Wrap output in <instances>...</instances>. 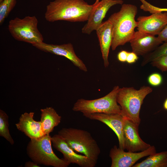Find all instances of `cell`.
<instances>
[{
	"label": "cell",
	"instance_id": "5bb4252c",
	"mask_svg": "<svg viewBox=\"0 0 167 167\" xmlns=\"http://www.w3.org/2000/svg\"><path fill=\"white\" fill-rule=\"evenodd\" d=\"M129 42L132 51L138 56H145L163 43L155 36L138 31Z\"/></svg>",
	"mask_w": 167,
	"mask_h": 167
},
{
	"label": "cell",
	"instance_id": "9a60e30c",
	"mask_svg": "<svg viewBox=\"0 0 167 167\" xmlns=\"http://www.w3.org/2000/svg\"><path fill=\"white\" fill-rule=\"evenodd\" d=\"M86 117L99 121L109 127L116 135L118 140L119 147L124 150L123 139V129L125 118L121 113L108 114L96 113L87 115Z\"/></svg>",
	"mask_w": 167,
	"mask_h": 167
},
{
	"label": "cell",
	"instance_id": "7402d4cb",
	"mask_svg": "<svg viewBox=\"0 0 167 167\" xmlns=\"http://www.w3.org/2000/svg\"><path fill=\"white\" fill-rule=\"evenodd\" d=\"M16 0H2L0 2V24H2L5 19L15 6Z\"/></svg>",
	"mask_w": 167,
	"mask_h": 167
},
{
	"label": "cell",
	"instance_id": "ffe728a7",
	"mask_svg": "<svg viewBox=\"0 0 167 167\" xmlns=\"http://www.w3.org/2000/svg\"><path fill=\"white\" fill-rule=\"evenodd\" d=\"M9 117L5 111L0 110V136L5 139L11 145L14 143L10 134L9 127Z\"/></svg>",
	"mask_w": 167,
	"mask_h": 167
},
{
	"label": "cell",
	"instance_id": "44dd1931",
	"mask_svg": "<svg viewBox=\"0 0 167 167\" xmlns=\"http://www.w3.org/2000/svg\"><path fill=\"white\" fill-rule=\"evenodd\" d=\"M167 55V42H164L152 52L144 56L141 63L143 66L161 56Z\"/></svg>",
	"mask_w": 167,
	"mask_h": 167
},
{
	"label": "cell",
	"instance_id": "484cf974",
	"mask_svg": "<svg viewBox=\"0 0 167 167\" xmlns=\"http://www.w3.org/2000/svg\"><path fill=\"white\" fill-rule=\"evenodd\" d=\"M157 36L158 38L162 42H167V24Z\"/></svg>",
	"mask_w": 167,
	"mask_h": 167
},
{
	"label": "cell",
	"instance_id": "d4e9b609",
	"mask_svg": "<svg viewBox=\"0 0 167 167\" xmlns=\"http://www.w3.org/2000/svg\"><path fill=\"white\" fill-rule=\"evenodd\" d=\"M138 59L139 57L135 53L132 51L128 52L126 62L130 64H132L136 62Z\"/></svg>",
	"mask_w": 167,
	"mask_h": 167
},
{
	"label": "cell",
	"instance_id": "603a6c76",
	"mask_svg": "<svg viewBox=\"0 0 167 167\" xmlns=\"http://www.w3.org/2000/svg\"><path fill=\"white\" fill-rule=\"evenodd\" d=\"M150 63L153 66L156 67L162 72L167 71V55L158 57Z\"/></svg>",
	"mask_w": 167,
	"mask_h": 167
},
{
	"label": "cell",
	"instance_id": "ba28073f",
	"mask_svg": "<svg viewBox=\"0 0 167 167\" xmlns=\"http://www.w3.org/2000/svg\"><path fill=\"white\" fill-rule=\"evenodd\" d=\"M156 153L154 146L138 152H126L115 145L110 149L109 156L112 160L111 167H131L139 159Z\"/></svg>",
	"mask_w": 167,
	"mask_h": 167
},
{
	"label": "cell",
	"instance_id": "5b68a950",
	"mask_svg": "<svg viewBox=\"0 0 167 167\" xmlns=\"http://www.w3.org/2000/svg\"><path fill=\"white\" fill-rule=\"evenodd\" d=\"M51 138L48 134L38 139H31L26 148L28 156L38 165L54 167H68L69 165L63 158H59L54 152Z\"/></svg>",
	"mask_w": 167,
	"mask_h": 167
},
{
	"label": "cell",
	"instance_id": "d6986e66",
	"mask_svg": "<svg viewBox=\"0 0 167 167\" xmlns=\"http://www.w3.org/2000/svg\"><path fill=\"white\" fill-rule=\"evenodd\" d=\"M133 167H167V151L150 155Z\"/></svg>",
	"mask_w": 167,
	"mask_h": 167
},
{
	"label": "cell",
	"instance_id": "4316f807",
	"mask_svg": "<svg viewBox=\"0 0 167 167\" xmlns=\"http://www.w3.org/2000/svg\"><path fill=\"white\" fill-rule=\"evenodd\" d=\"M128 52L123 50L119 52L117 55V58L119 61L121 62H126Z\"/></svg>",
	"mask_w": 167,
	"mask_h": 167
},
{
	"label": "cell",
	"instance_id": "7a4b0ae2",
	"mask_svg": "<svg viewBox=\"0 0 167 167\" xmlns=\"http://www.w3.org/2000/svg\"><path fill=\"white\" fill-rule=\"evenodd\" d=\"M135 5L123 4L120 10L112 14L108 20L112 24V40L111 48L115 50L119 46L129 42L135 33L137 22L135 19L137 13Z\"/></svg>",
	"mask_w": 167,
	"mask_h": 167
},
{
	"label": "cell",
	"instance_id": "277c9868",
	"mask_svg": "<svg viewBox=\"0 0 167 167\" xmlns=\"http://www.w3.org/2000/svg\"><path fill=\"white\" fill-rule=\"evenodd\" d=\"M58 134L74 151L83 154L96 164L101 150L89 132L79 129L63 128Z\"/></svg>",
	"mask_w": 167,
	"mask_h": 167
},
{
	"label": "cell",
	"instance_id": "e0dca14e",
	"mask_svg": "<svg viewBox=\"0 0 167 167\" xmlns=\"http://www.w3.org/2000/svg\"><path fill=\"white\" fill-rule=\"evenodd\" d=\"M96 31L99 40L104 65L106 68L109 65L108 57L112 40V24L108 19L102 22Z\"/></svg>",
	"mask_w": 167,
	"mask_h": 167
},
{
	"label": "cell",
	"instance_id": "f1b7e54d",
	"mask_svg": "<svg viewBox=\"0 0 167 167\" xmlns=\"http://www.w3.org/2000/svg\"><path fill=\"white\" fill-rule=\"evenodd\" d=\"M164 108L167 110V98L165 100L163 104Z\"/></svg>",
	"mask_w": 167,
	"mask_h": 167
},
{
	"label": "cell",
	"instance_id": "9c48e42d",
	"mask_svg": "<svg viewBox=\"0 0 167 167\" xmlns=\"http://www.w3.org/2000/svg\"><path fill=\"white\" fill-rule=\"evenodd\" d=\"M122 0H101L95 2L90 14L86 24L82 29L84 34H90L99 27L102 23L107 12L112 6L116 4H122Z\"/></svg>",
	"mask_w": 167,
	"mask_h": 167
},
{
	"label": "cell",
	"instance_id": "3957f363",
	"mask_svg": "<svg viewBox=\"0 0 167 167\" xmlns=\"http://www.w3.org/2000/svg\"><path fill=\"white\" fill-rule=\"evenodd\" d=\"M152 90V88L146 86L141 87L139 90L132 87L120 88L117 101L121 107L123 116L139 126L141 105L145 97Z\"/></svg>",
	"mask_w": 167,
	"mask_h": 167
},
{
	"label": "cell",
	"instance_id": "52a82bcc",
	"mask_svg": "<svg viewBox=\"0 0 167 167\" xmlns=\"http://www.w3.org/2000/svg\"><path fill=\"white\" fill-rule=\"evenodd\" d=\"M38 23L35 16H27L22 19L16 17L9 21L8 29L16 40L32 45L43 42V35L37 28Z\"/></svg>",
	"mask_w": 167,
	"mask_h": 167
},
{
	"label": "cell",
	"instance_id": "8992f818",
	"mask_svg": "<svg viewBox=\"0 0 167 167\" xmlns=\"http://www.w3.org/2000/svg\"><path fill=\"white\" fill-rule=\"evenodd\" d=\"M119 88V86H115L109 93L99 98L92 100L79 99L74 104L72 109L82 113L85 117L96 113L108 114L121 113V108L117 101Z\"/></svg>",
	"mask_w": 167,
	"mask_h": 167
},
{
	"label": "cell",
	"instance_id": "83f0119b",
	"mask_svg": "<svg viewBox=\"0 0 167 167\" xmlns=\"http://www.w3.org/2000/svg\"><path fill=\"white\" fill-rule=\"evenodd\" d=\"M25 167H40L39 165L33 161H28L26 162L24 165Z\"/></svg>",
	"mask_w": 167,
	"mask_h": 167
},
{
	"label": "cell",
	"instance_id": "30bf717a",
	"mask_svg": "<svg viewBox=\"0 0 167 167\" xmlns=\"http://www.w3.org/2000/svg\"><path fill=\"white\" fill-rule=\"evenodd\" d=\"M51 139L54 147L62 153L63 159L69 165L71 164H75L81 167L95 166L96 164L87 157L75 152L58 134L51 137Z\"/></svg>",
	"mask_w": 167,
	"mask_h": 167
},
{
	"label": "cell",
	"instance_id": "8fae6325",
	"mask_svg": "<svg viewBox=\"0 0 167 167\" xmlns=\"http://www.w3.org/2000/svg\"><path fill=\"white\" fill-rule=\"evenodd\" d=\"M37 49L46 52L63 56L69 60L81 70L86 72L87 68L83 61L76 54L71 43L62 45L49 44L44 42L32 45Z\"/></svg>",
	"mask_w": 167,
	"mask_h": 167
},
{
	"label": "cell",
	"instance_id": "7c38bea8",
	"mask_svg": "<svg viewBox=\"0 0 167 167\" xmlns=\"http://www.w3.org/2000/svg\"><path fill=\"white\" fill-rule=\"evenodd\" d=\"M123 139L124 149L128 152L143 151L151 146L140 137L139 126L126 118L123 129Z\"/></svg>",
	"mask_w": 167,
	"mask_h": 167
},
{
	"label": "cell",
	"instance_id": "ac0fdd59",
	"mask_svg": "<svg viewBox=\"0 0 167 167\" xmlns=\"http://www.w3.org/2000/svg\"><path fill=\"white\" fill-rule=\"evenodd\" d=\"M41 112L40 121L42 132L44 135L49 134L60 123L61 117L51 107L41 109Z\"/></svg>",
	"mask_w": 167,
	"mask_h": 167
},
{
	"label": "cell",
	"instance_id": "2e32d148",
	"mask_svg": "<svg viewBox=\"0 0 167 167\" xmlns=\"http://www.w3.org/2000/svg\"><path fill=\"white\" fill-rule=\"evenodd\" d=\"M34 112H25L20 116L15 124L17 129L23 132L30 139H38L44 135L41 130L40 121L35 120Z\"/></svg>",
	"mask_w": 167,
	"mask_h": 167
},
{
	"label": "cell",
	"instance_id": "f546056e",
	"mask_svg": "<svg viewBox=\"0 0 167 167\" xmlns=\"http://www.w3.org/2000/svg\"><path fill=\"white\" fill-rule=\"evenodd\" d=\"M2 0H0V2H1Z\"/></svg>",
	"mask_w": 167,
	"mask_h": 167
},
{
	"label": "cell",
	"instance_id": "6da1fadb",
	"mask_svg": "<svg viewBox=\"0 0 167 167\" xmlns=\"http://www.w3.org/2000/svg\"><path fill=\"white\" fill-rule=\"evenodd\" d=\"M93 6L84 0H54L47 6L45 18L49 22L87 21Z\"/></svg>",
	"mask_w": 167,
	"mask_h": 167
},
{
	"label": "cell",
	"instance_id": "4fadbf2b",
	"mask_svg": "<svg viewBox=\"0 0 167 167\" xmlns=\"http://www.w3.org/2000/svg\"><path fill=\"white\" fill-rule=\"evenodd\" d=\"M137 20L138 31L156 36L167 24V12H158L148 16H140Z\"/></svg>",
	"mask_w": 167,
	"mask_h": 167
},
{
	"label": "cell",
	"instance_id": "cb8c5ba5",
	"mask_svg": "<svg viewBox=\"0 0 167 167\" xmlns=\"http://www.w3.org/2000/svg\"><path fill=\"white\" fill-rule=\"evenodd\" d=\"M163 81L162 75L159 73H154L148 77V81L149 84L154 87L161 85Z\"/></svg>",
	"mask_w": 167,
	"mask_h": 167
}]
</instances>
